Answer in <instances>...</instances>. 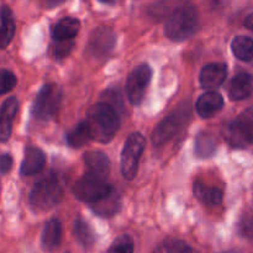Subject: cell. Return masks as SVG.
<instances>
[{"label": "cell", "instance_id": "6da1fadb", "mask_svg": "<svg viewBox=\"0 0 253 253\" xmlns=\"http://www.w3.org/2000/svg\"><path fill=\"white\" fill-rule=\"evenodd\" d=\"M85 123L91 140L100 143L110 142L120 127L118 111L105 101L95 104L89 109Z\"/></svg>", "mask_w": 253, "mask_h": 253}, {"label": "cell", "instance_id": "7a4b0ae2", "mask_svg": "<svg viewBox=\"0 0 253 253\" xmlns=\"http://www.w3.org/2000/svg\"><path fill=\"white\" fill-rule=\"evenodd\" d=\"M199 27V15L194 5L185 2L180 4L168 16L165 25V34L175 42L184 41L192 37Z\"/></svg>", "mask_w": 253, "mask_h": 253}, {"label": "cell", "instance_id": "3957f363", "mask_svg": "<svg viewBox=\"0 0 253 253\" xmlns=\"http://www.w3.org/2000/svg\"><path fill=\"white\" fill-rule=\"evenodd\" d=\"M63 187L58 175L49 172L35 183L30 193V205L36 211H46L56 207L62 199Z\"/></svg>", "mask_w": 253, "mask_h": 253}, {"label": "cell", "instance_id": "277c9868", "mask_svg": "<svg viewBox=\"0 0 253 253\" xmlns=\"http://www.w3.org/2000/svg\"><path fill=\"white\" fill-rule=\"evenodd\" d=\"M192 116V108L189 101L179 104L172 113L168 114L153 130L152 142L155 146H162L163 143L172 140L188 125Z\"/></svg>", "mask_w": 253, "mask_h": 253}, {"label": "cell", "instance_id": "5b68a950", "mask_svg": "<svg viewBox=\"0 0 253 253\" xmlns=\"http://www.w3.org/2000/svg\"><path fill=\"white\" fill-rule=\"evenodd\" d=\"M113 190L114 188L106 182L105 177H101L93 172L85 173L83 177L79 178L73 188V193L77 199L88 204H93L103 199Z\"/></svg>", "mask_w": 253, "mask_h": 253}, {"label": "cell", "instance_id": "8992f818", "mask_svg": "<svg viewBox=\"0 0 253 253\" xmlns=\"http://www.w3.org/2000/svg\"><path fill=\"white\" fill-rule=\"evenodd\" d=\"M225 138L234 148H253V109L242 113L239 118L226 126Z\"/></svg>", "mask_w": 253, "mask_h": 253}, {"label": "cell", "instance_id": "52a82bcc", "mask_svg": "<svg viewBox=\"0 0 253 253\" xmlns=\"http://www.w3.org/2000/svg\"><path fill=\"white\" fill-rule=\"evenodd\" d=\"M62 103V90L57 84H44L32 104V116L37 120L47 121L56 116Z\"/></svg>", "mask_w": 253, "mask_h": 253}, {"label": "cell", "instance_id": "ba28073f", "mask_svg": "<svg viewBox=\"0 0 253 253\" xmlns=\"http://www.w3.org/2000/svg\"><path fill=\"white\" fill-rule=\"evenodd\" d=\"M145 147L146 140L140 132L131 133L125 141L121 153V173L126 180H132L137 174L138 165Z\"/></svg>", "mask_w": 253, "mask_h": 253}, {"label": "cell", "instance_id": "9c48e42d", "mask_svg": "<svg viewBox=\"0 0 253 253\" xmlns=\"http://www.w3.org/2000/svg\"><path fill=\"white\" fill-rule=\"evenodd\" d=\"M152 78V68L148 64L136 67L126 82V95L131 105L138 106L142 103L145 94Z\"/></svg>", "mask_w": 253, "mask_h": 253}, {"label": "cell", "instance_id": "30bf717a", "mask_svg": "<svg viewBox=\"0 0 253 253\" xmlns=\"http://www.w3.org/2000/svg\"><path fill=\"white\" fill-rule=\"evenodd\" d=\"M116 44V35L109 27H98L89 37L86 51L95 59H105L110 56Z\"/></svg>", "mask_w": 253, "mask_h": 253}, {"label": "cell", "instance_id": "8fae6325", "mask_svg": "<svg viewBox=\"0 0 253 253\" xmlns=\"http://www.w3.org/2000/svg\"><path fill=\"white\" fill-rule=\"evenodd\" d=\"M227 77V67L225 63H209L200 72V84L207 90H215L222 85Z\"/></svg>", "mask_w": 253, "mask_h": 253}, {"label": "cell", "instance_id": "7c38bea8", "mask_svg": "<svg viewBox=\"0 0 253 253\" xmlns=\"http://www.w3.org/2000/svg\"><path fill=\"white\" fill-rule=\"evenodd\" d=\"M17 109L19 101L15 96H10L2 103L0 108V142H5L10 138Z\"/></svg>", "mask_w": 253, "mask_h": 253}, {"label": "cell", "instance_id": "4fadbf2b", "mask_svg": "<svg viewBox=\"0 0 253 253\" xmlns=\"http://www.w3.org/2000/svg\"><path fill=\"white\" fill-rule=\"evenodd\" d=\"M222 108H224V98L221 96V94L214 90H210L200 95L195 104L198 115L203 119L212 118L219 111H221Z\"/></svg>", "mask_w": 253, "mask_h": 253}, {"label": "cell", "instance_id": "5bb4252c", "mask_svg": "<svg viewBox=\"0 0 253 253\" xmlns=\"http://www.w3.org/2000/svg\"><path fill=\"white\" fill-rule=\"evenodd\" d=\"M227 93L231 100H244L253 94V76L246 72L236 74L230 82Z\"/></svg>", "mask_w": 253, "mask_h": 253}, {"label": "cell", "instance_id": "9a60e30c", "mask_svg": "<svg viewBox=\"0 0 253 253\" xmlns=\"http://www.w3.org/2000/svg\"><path fill=\"white\" fill-rule=\"evenodd\" d=\"M44 165H46V155L43 151L37 147H27L25 150L20 173L22 175H35L43 169Z\"/></svg>", "mask_w": 253, "mask_h": 253}, {"label": "cell", "instance_id": "2e32d148", "mask_svg": "<svg viewBox=\"0 0 253 253\" xmlns=\"http://www.w3.org/2000/svg\"><path fill=\"white\" fill-rule=\"evenodd\" d=\"M62 240V225L58 219H51L46 222L41 235V244L46 251H53L59 246Z\"/></svg>", "mask_w": 253, "mask_h": 253}, {"label": "cell", "instance_id": "e0dca14e", "mask_svg": "<svg viewBox=\"0 0 253 253\" xmlns=\"http://www.w3.org/2000/svg\"><path fill=\"white\" fill-rule=\"evenodd\" d=\"M193 193H194V197L205 205L215 207V205L221 204L222 202L221 189L216 187H210V185L205 184V183L200 182V180L194 182Z\"/></svg>", "mask_w": 253, "mask_h": 253}, {"label": "cell", "instance_id": "ac0fdd59", "mask_svg": "<svg viewBox=\"0 0 253 253\" xmlns=\"http://www.w3.org/2000/svg\"><path fill=\"white\" fill-rule=\"evenodd\" d=\"M81 29V21L76 17H63L54 25L52 37L54 41L72 40L77 36Z\"/></svg>", "mask_w": 253, "mask_h": 253}, {"label": "cell", "instance_id": "d6986e66", "mask_svg": "<svg viewBox=\"0 0 253 253\" xmlns=\"http://www.w3.org/2000/svg\"><path fill=\"white\" fill-rule=\"evenodd\" d=\"M84 162L88 166L89 172H93L95 174L106 177L110 172V160L106 156V153L101 151H88L84 155Z\"/></svg>", "mask_w": 253, "mask_h": 253}, {"label": "cell", "instance_id": "ffe728a7", "mask_svg": "<svg viewBox=\"0 0 253 253\" xmlns=\"http://www.w3.org/2000/svg\"><path fill=\"white\" fill-rule=\"evenodd\" d=\"M0 48H6L15 36V21L10 7H0Z\"/></svg>", "mask_w": 253, "mask_h": 253}, {"label": "cell", "instance_id": "44dd1931", "mask_svg": "<svg viewBox=\"0 0 253 253\" xmlns=\"http://www.w3.org/2000/svg\"><path fill=\"white\" fill-rule=\"evenodd\" d=\"M90 207L91 209H93V211L96 212L99 216L111 217L120 210L121 199L120 197L116 194L115 190H113L110 194L104 197L103 199L98 200V202L93 203Z\"/></svg>", "mask_w": 253, "mask_h": 253}, {"label": "cell", "instance_id": "7402d4cb", "mask_svg": "<svg viewBox=\"0 0 253 253\" xmlns=\"http://www.w3.org/2000/svg\"><path fill=\"white\" fill-rule=\"evenodd\" d=\"M74 236H76L77 241L84 247V249L89 250L94 246L96 241V236L94 230L91 229L90 225L82 217H77L74 221Z\"/></svg>", "mask_w": 253, "mask_h": 253}, {"label": "cell", "instance_id": "603a6c76", "mask_svg": "<svg viewBox=\"0 0 253 253\" xmlns=\"http://www.w3.org/2000/svg\"><path fill=\"white\" fill-rule=\"evenodd\" d=\"M216 151V141L209 132H200L194 141V153L200 160L210 158Z\"/></svg>", "mask_w": 253, "mask_h": 253}, {"label": "cell", "instance_id": "cb8c5ba5", "mask_svg": "<svg viewBox=\"0 0 253 253\" xmlns=\"http://www.w3.org/2000/svg\"><path fill=\"white\" fill-rule=\"evenodd\" d=\"M232 53L240 61L253 63V40L247 36H237L232 40Z\"/></svg>", "mask_w": 253, "mask_h": 253}, {"label": "cell", "instance_id": "d4e9b609", "mask_svg": "<svg viewBox=\"0 0 253 253\" xmlns=\"http://www.w3.org/2000/svg\"><path fill=\"white\" fill-rule=\"evenodd\" d=\"M91 137L90 133H89V128L88 126H86L85 120L81 121V123L67 135V142H68V145L73 148L83 147L86 143H89Z\"/></svg>", "mask_w": 253, "mask_h": 253}, {"label": "cell", "instance_id": "484cf974", "mask_svg": "<svg viewBox=\"0 0 253 253\" xmlns=\"http://www.w3.org/2000/svg\"><path fill=\"white\" fill-rule=\"evenodd\" d=\"M153 253H195L184 241L175 239H168L163 241Z\"/></svg>", "mask_w": 253, "mask_h": 253}, {"label": "cell", "instance_id": "4316f807", "mask_svg": "<svg viewBox=\"0 0 253 253\" xmlns=\"http://www.w3.org/2000/svg\"><path fill=\"white\" fill-rule=\"evenodd\" d=\"M133 250L135 244L132 237L128 235H121L113 242L108 253H133Z\"/></svg>", "mask_w": 253, "mask_h": 253}, {"label": "cell", "instance_id": "83f0119b", "mask_svg": "<svg viewBox=\"0 0 253 253\" xmlns=\"http://www.w3.org/2000/svg\"><path fill=\"white\" fill-rule=\"evenodd\" d=\"M17 83V78L12 72L7 69H0V95L9 93L15 88Z\"/></svg>", "mask_w": 253, "mask_h": 253}, {"label": "cell", "instance_id": "f1b7e54d", "mask_svg": "<svg viewBox=\"0 0 253 253\" xmlns=\"http://www.w3.org/2000/svg\"><path fill=\"white\" fill-rule=\"evenodd\" d=\"M74 47V39L63 40V41H56L52 47V52L56 58H64L72 52Z\"/></svg>", "mask_w": 253, "mask_h": 253}, {"label": "cell", "instance_id": "f546056e", "mask_svg": "<svg viewBox=\"0 0 253 253\" xmlns=\"http://www.w3.org/2000/svg\"><path fill=\"white\" fill-rule=\"evenodd\" d=\"M12 167V157L7 153L0 156V173L5 174V173L10 172Z\"/></svg>", "mask_w": 253, "mask_h": 253}, {"label": "cell", "instance_id": "4dcf8cb0", "mask_svg": "<svg viewBox=\"0 0 253 253\" xmlns=\"http://www.w3.org/2000/svg\"><path fill=\"white\" fill-rule=\"evenodd\" d=\"M64 1H66V0H46V6L48 7V9H53V7H57L59 6V5L63 4Z\"/></svg>", "mask_w": 253, "mask_h": 253}, {"label": "cell", "instance_id": "1f68e13d", "mask_svg": "<svg viewBox=\"0 0 253 253\" xmlns=\"http://www.w3.org/2000/svg\"><path fill=\"white\" fill-rule=\"evenodd\" d=\"M245 26H246L247 29L252 30V31H253V14L249 15V16L245 19Z\"/></svg>", "mask_w": 253, "mask_h": 253}, {"label": "cell", "instance_id": "d6a6232c", "mask_svg": "<svg viewBox=\"0 0 253 253\" xmlns=\"http://www.w3.org/2000/svg\"><path fill=\"white\" fill-rule=\"evenodd\" d=\"M99 1H101V2H105V4H113V2L115 1V0H99Z\"/></svg>", "mask_w": 253, "mask_h": 253}, {"label": "cell", "instance_id": "836d02e7", "mask_svg": "<svg viewBox=\"0 0 253 253\" xmlns=\"http://www.w3.org/2000/svg\"><path fill=\"white\" fill-rule=\"evenodd\" d=\"M224 253H242L241 251H237V250H230V251H226Z\"/></svg>", "mask_w": 253, "mask_h": 253}]
</instances>
